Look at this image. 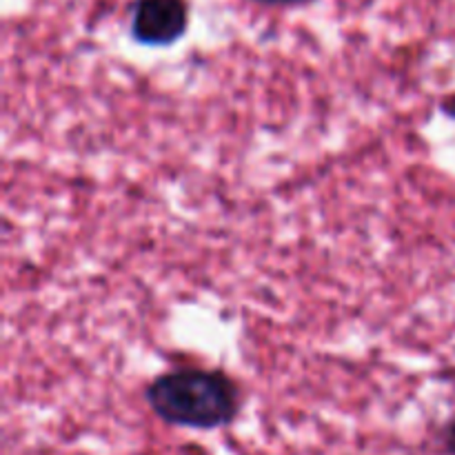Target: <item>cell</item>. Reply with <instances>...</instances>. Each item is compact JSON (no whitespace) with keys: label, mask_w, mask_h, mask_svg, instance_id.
I'll return each mask as SVG.
<instances>
[{"label":"cell","mask_w":455,"mask_h":455,"mask_svg":"<svg viewBox=\"0 0 455 455\" xmlns=\"http://www.w3.org/2000/svg\"><path fill=\"white\" fill-rule=\"evenodd\" d=\"M147 403L169 425L203 431L229 425L240 409L234 382L200 369H178L156 378L147 389Z\"/></svg>","instance_id":"1"},{"label":"cell","mask_w":455,"mask_h":455,"mask_svg":"<svg viewBox=\"0 0 455 455\" xmlns=\"http://www.w3.org/2000/svg\"><path fill=\"white\" fill-rule=\"evenodd\" d=\"M187 22L185 0H138L132 12V34L138 43L163 47L185 34Z\"/></svg>","instance_id":"2"},{"label":"cell","mask_w":455,"mask_h":455,"mask_svg":"<svg viewBox=\"0 0 455 455\" xmlns=\"http://www.w3.org/2000/svg\"><path fill=\"white\" fill-rule=\"evenodd\" d=\"M260 3H269V4H298V3H307V0H260Z\"/></svg>","instance_id":"3"}]
</instances>
